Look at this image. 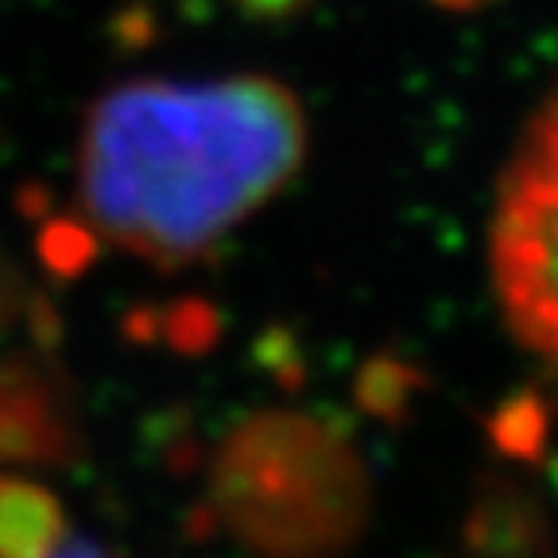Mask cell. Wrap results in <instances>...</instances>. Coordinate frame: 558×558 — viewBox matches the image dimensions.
I'll list each match as a JSON object with an SVG mask.
<instances>
[{
  "instance_id": "cell-1",
  "label": "cell",
  "mask_w": 558,
  "mask_h": 558,
  "mask_svg": "<svg viewBox=\"0 0 558 558\" xmlns=\"http://www.w3.org/2000/svg\"><path fill=\"white\" fill-rule=\"evenodd\" d=\"M303 156V105L276 78H132L89 105L78 198L117 248L174 271L276 198Z\"/></svg>"
},
{
  "instance_id": "cell-2",
  "label": "cell",
  "mask_w": 558,
  "mask_h": 558,
  "mask_svg": "<svg viewBox=\"0 0 558 558\" xmlns=\"http://www.w3.org/2000/svg\"><path fill=\"white\" fill-rule=\"evenodd\" d=\"M373 485L345 435L303 411H256L218 446L214 527L260 558H338L365 532Z\"/></svg>"
},
{
  "instance_id": "cell-3",
  "label": "cell",
  "mask_w": 558,
  "mask_h": 558,
  "mask_svg": "<svg viewBox=\"0 0 558 558\" xmlns=\"http://www.w3.org/2000/svg\"><path fill=\"white\" fill-rule=\"evenodd\" d=\"M558 117L555 97L539 105L527 121L523 148L500 179L497 221H493V279L505 306V323L535 349L555 361L558 303H555V218H558Z\"/></svg>"
},
{
  "instance_id": "cell-4",
  "label": "cell",
  "mask_w": 558,
  "mask_h": 558,
  "mask_svg": "<svg viewBox=\"0 0 558 558\" xmlns=\"http://www.w3.org/2000/svg\"><path fill=\"white\" fill-rule=\"evenodd\" d=\"M82 458L74 388L44 357L0 361V465H70Z\"/></svg>"
},
{
  "instance_id": "cell-5",
  "label": "cell",
  "mask_w": 558,
  "mask_h": 558,
  "mask_svg": "<svg viewBox=\"0 0 558 558\" xmlns=\"http://www.w3.org/2000/svg\"><path fill=\"white\" fill-rule=\"evenodd\" d=\"M462 539L470 558H543L547 515L523 485L508 477H488L473 497Z\"/></svg>"
},
{
  "instance_id": "cell-6",
  "label": "cell",
  "mask_w": 558,
  "mask_h": 558,
  "mask_svg": "<svg viewBox=\"0 0 558 558\" xmlns=\"http://www.w3.org/2000/svg\"><path fill=\"white\" fill-rule=\"evenodd\" d=\"M66 535V515L44 485L0 477V558H47Z\"/></svg>"
},
{
  "instance_id": "cell-7",
  "label": "cell",
  "mask_w": 558,
  "mask_h": 558,
  "mask_svg": "<svg viewBox=\"0 0 558 558\" xmlns=\"http://www.w3.org/2000/svg\"><path fill=\"white\" fill-rule=\"evenodd\" d=\"M427 384L430 380L423 376V368L408 365V361L396 357V353H376L373 361L361 365L353 396H357V408L365 411V415L400 427L403 418L411 415L415 396L423 392Z\"/></svg>"
},
{
  "instance_id": "cell-8",
  "label": "cell",
  "mask_w": 558,
  "mask_h": 558,
  "mask_svg": "<svg viewBox=\"0 0 558 558\" xmlns=\"http://www.w3.org/2000/svg\"><path fill=\"white\" fill-rule=\"evenodd\" d=\"M547 427L550 411L535 388H520L505 403H497V411L488 415V438L505 458L512 462H539L543 446H547Z\"/></svg>"
},
{
  "instance_id": "cell-9",
  "label": "cell",
  "mask_w": 558,
  "mask_h": 558,
  "mask_svg": "<svg viewBox=\"0 0 558 558\" xmlns=\"http://www.w3.org/2000/svg\"><path fill=\"white\" fill-rule=\"evenodd\" d=\"M156 338H163L174 353L198 357L221 341V314L206 299H174L163 314H156Z\"/></svg>"
},
{
  "instance_id": "cell-10",
  "label": "cell",
  "mask_w": 558,
  "mask_h": 558,
  "mask_svg": "<svg viewBox=\"0 0 558 558\" xmlns=\"http://www.w3.org/2000/svg\"><path fill=\"white\" fill-rule=\"evenodd\" d=\"M97 256V236L89 233L82 221L70 218H54L39 229V260L51 276L59 279H74L94 264Z\"/></svg>"
},
{
  "instance_id": "cell-11",
  "label": "cell",
  "mask_w": 558,
  "mask_h": 558,
  "mask_svg": "<svg viewBox=\"0 0 558 558\" xmlns=\"http://www.w3.org/2000/svg\"><path fill=\"white\" fill-rule=\"evenodd\" d=\"M256 365L276 376L279 388H288V392L303 388L306 380V361L299 353V341L288 330H279V326L260 333V341H256Z\"/></svg>"
},
{
  "instance_id": "cell-12",
  "label": "cell",
  "mask_w": 558,
  "mask_h": 558,
  "mask_svg": "<svg viewBox=\"0 0 558 558\" xmlns=\"http://www.w3.org/2000/svg\"><path fill=\"white\" fill-rule=\"evenodd\" d=\"M24 314H27V326H32V341L39 345V353L51 357L54 345L62 341V318H59V311H54V303L47 295H39V291H32Z\"/></svg>"
},
{
  "instance_id": "cell-13",
  "label": "cell",
  "mask_w": 558,
  "mask_h": 558,
  "mask_svg": "<svg viewBox=\"0 0 558 558\" xmlns=\"http://www.w3.org/2000/svg\"><path fill=\"white\" fill-rule=\"evenodd\" d=\"M27 295H32V291H27L20 268L9 260V256H0V330H4V326H12L20 314H24Z\"/></svg>"
},
{
  "instance_id": "cell-14",
  "label": "cell",
  "mask_w": 558,
  "mask_h": 558,
  "mask_svg": "<svg viewBox=\"0 0 558 558\" xmlns=\"http://www.w3.org/2000/svg\"><path fill=\"white\" fill-rule=\"evenodd\" d=\"M117 39H121L124 47H144V44H151V39H156V20H151L144 9L124 12V16L117 20Z\"/></svg>"
},
{
  "instance_id": "cell-15",
  "label": "cell",
  "mask_w": 558,
  "mask_h": 558,
  "mask_svg": "<svg viewBox=\"0 0 558 558\" xmlns=\"http://www.w3.org/2000/svg\"><path fill=\"white\" fill-rule=\"evenodd\" d=\"M311 0H236V9L253 20H291L306 9Z\"/></svg>"
},
{
  "instance_id": "cell-16",
  "label": "cell",
  "mask_w": 558,
  "mask_h": 558,
  "mask_svg": "<svg viewBox=\"0 0 558 558\" xmlns=\"http://www.w3.org/2000/svg\"><path fill=\"white\" fill-rule=\"evenodd\" d=\"M124 333L132 341H156V311H132L124 318Z\"/></svg>"
},
{
  "instance_id": "cell-17",
  "label": "cell",
  "mask_w": 558,
  "mask_h": 558,
  "mask_svg": "<svg viewBox=\"0 0 558 558\" xmlns=\"http://www.w3.org/2000/svg\"><path fill=\"white\" fill-rule=\"evenodd\" d=\"M20 206H24L32 218H44L47 214V191L44 186H27V191L20 194Z\"/></svg>"
},
{
  "instance_id": "cell-18",
  "label": "cell",
  "mask_w": 558,
  "mask_h": 558,
  "mask_svg": "<svg viewBox=\"0 0 558 558\" xmlns=\"http://www.w3.org/2000/svg\"><path fill=\"white\" fill-rule=\"evenodd\" d=\"M47 558H109V555L101 547H94V543H70L62 550H51Z\"/></svg>"
},
{
  "instance_id": "cell-19",
  "label": "cell",
  "mask_w": 558,
  "mask_h": 558,
  "mask_svg": "<svg viewBox=\"0 0 558 558\" xmlns=\"http://www.w3.org/2000/svg\"><path fill=\"white\" fill-rule=\"evenodd\" d=\"M430 4H438V9H450V12H473V9H485V4H493V0H430Z\"/></svg>"
}]
</instances>
